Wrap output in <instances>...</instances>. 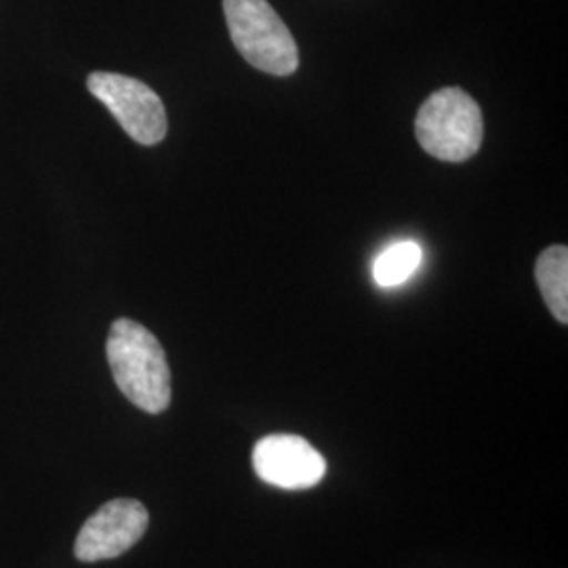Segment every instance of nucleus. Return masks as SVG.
Segmentation results:
<instances>
[{"label":"nucleus","instance_id":"obj_1","mask_svg":"<svg viewBox=\"0 0 568 568\" xmlns=\"http://www.w3.org/2000/svg\"><path fill=\"white\" fill-rule=\"evenodd\" d=\"M105 354L114 382L129 403L150 415L171 405V368L161 342L145 326L119 318L110 326Z\"/></svg>","mask_w":568,"mask_h":568},{"label":"nucleus","instance_id":"obj_2","mask_svg":"<svg viewBox=\"0 0 568 568\" xmlns=\"http://www.w3.org/2000/svg\"><path fill=\"white\" fill-rule=\"evenodd\" d=\"M483 112L459 87H447L427 98L415 119L417 142L429 156L445 163L469 161L483 143Z\"/></svg>","mask_w":568,"mask_h":568},{"label":"nucleus","instance_id":"obj_3","mask_svg":"<svg viewBox=\"0 0 568 568\" xmlns=\"http://www.w3.org/2000/svg\"><path fill=\"white\" fill-rule=\"evenodd\" d=\"M224 16L236 51L253 68L272 77L297 70V42L267 0H224Z\"/></svg>","mask_w":568,"mask_h":568},{"label":"nucleus","instance_id":"obj_4","mask_svg":"<svg viewBox=\"0 0 568 568\" xmlns=\"http://www.w3.org/2000/svg\"><path fill=\"white\" fill-rule=\"evenodd\" d=\"M87 89L110 110L133 142H163L169 129L166 110L163 100L145 82L114 72H91Z\"/></svg>","mask_w":568,"mask_h":568},{"label":"nucleus","instance_id":"obj_5","mask_svg":"<svg viewBox=\"0 0 568 568\" xmlns=\"http://www.w3.org/2000/svg\"><path fill=\"white\" fill-rule=\"evenodd\" d=\"M148 523L150 514L140 501L112 499L84 523L74 544V556L81 562L119 558L142 539Z\"/></svg>","mask_w":568,"mask_h":568},{"label":"nucleus","instance_id":"obj_6","mask_svg":"<svg viewBox=\"0 0 568 568\" xmlns=\"http://www.w3.org/2000/svg\"><path fill=\"white\" fill-rule=\"evenodd\" d=\"M255 474L272 487L304 490L326 476L325 457L302 436L270 434L253 448Z\"/></svg>","mask_w":568,"mask_h":568},{"label":"nucleus","instance_id":"obj_7","mask_svg":"<svg viewBox=\"0 0 568 568\" xmlns=\"http://www.w3.org/2000/svg\"><path fill=\"white\" fill-rule=\"evenodd\" d=\"M535 278L554 318L562 325L568 323V248L554 244L537 257Z\"/></svg>","mask_w":568,"mask_h":568},{"label":"nucleus","instance_id":"obj_8","mask_svg":"<svg viewBox=\"0 0 568 568\" xmlns=\"http://www.w3.org/2000/svg\"><path fill=\"white\" fill-rule=\"evenodd\" d=\"M424 251L413 241L392 244L375 260L373 278L379 286H398L406 283L422 264Z\"/></svg>","mask_w":568,"mask_h":568}]
</instances>
